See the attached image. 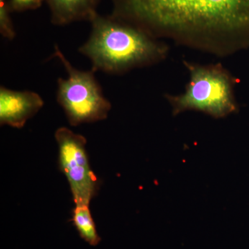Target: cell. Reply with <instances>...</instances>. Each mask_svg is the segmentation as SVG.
Wrapping results in <instances>:
<instances>
[{"mask_svg":"<svg viewBox=\"0 0 249 249\" xmlns=\"http://www.w3.org/2000/svg\"><path fill=\"white\" fill-rule=\"evenodd\" d=\"M111 15L213 52L249 47V0H111Z\"/></svg>","mask_w":249,"mask_h":249,"instance_id":"obj_1","label":"cell"},{"mask_svg":"<svg viewBox=\"0 0 249 249\" xmlns=\"http://www.w3.org/2000/svg\"><path fill=\"white\" fill-rule=\"evenodd\" d=\"M91 32L78 52L91 62L93 71L121 74L163 60L168 47L142 29L114 17L98 14Z\"/></svg>","mask_w":249,"mask_h":249,"instance_id":"obj_2","label":"cell"},{"mask_svg":"<svg viewBox=\"0 0 249 249\" xmlns=\"http://www.w3.org/2000/svg\"><path fill=\"white\" fill-rule=\"evenodd\" d=\"M190 73L186 91L178 96H168L173 115L196 110L221 119L237 111L234 96L235 81L219 64L199 65L184 62Z\"/></svg>","mask_w":249,"mask_h":249,"instance_id":"obj_3","label":"cell"},{"mask_svg":"<svg viewBox=\"0 0 249 249\" xmlns=\"http://www.w3.org/2000/svg\"><path fill=\"white\" fill-rule=\"evenodd\" d=\"M53 54L66 70V78L57 82L56 100L71 126L98 122L107 119L111 104L103 94L93 70L82 71L71 65L55 45Z\"/></svg>","mask_w":249,"mask_h":249,"instance_id":"obj_4","label":"cell"},{"mask_svg":"<svg viewBox=\"0 0 249 249\" xmlns=\"http://www.w3.org/2000/svg\"><path fill=\"white\" fill-rule=\"evenodd\" d=\"M58 147L59 166L66 177L76 206H89L97 193V177L90 167L86 150L87 139L67 127L55 132Z\"/></svg>","mask_w":249,"mask_h":249,"instance_id":"obj_5","label":"cell"},{"mask_svg":"<svg viewBox=\"0 0 249 249\" xmlns=\"http://www.w3.org/2000/svg\"><path fill=\"white\" fill-rule=\"evenodd\" d=\"M43 99L32 91H16L0 87V124L21 129L44 106Z\"/></svg>","mask_w":249,"mask_h":249,"instance_id":"obj_6","label":"cell"},{"mask_svg":"<svg viewBox=\"0 0 249 249\" xmlns=\"http://www.w3.org/2000/svg\"><path fill=\"white\" fill-rule=\"evenodd\" d=\"M51 13V22L63 26L91 19L98 14L101 0H45Z\"/></svg>","mask_w":249,"mask_h":249,"instance_id":"obj_7","label":"cell"},{"mask_svg":"<svg viewBox=\"0 0 249 249\" xmlns=\"http://www.w3.org/2000/svg\"><path fill=\"white\" fill-rule=\"evenodd\" d=\"M73 224L82 239L89 245L97 246L101 241L88 206H76L73 210Z\"/></svg>","mask_w":249,"mask_h":249,"instance_id":"obj_8","label":"cell"},{"mask_svg":"<svg viewBox=\"0 0 249 249\" xmlns=\"http://www.w3.org/2000/svg\"><path fill=\"white\" fill-rule=\"evenodd\" d=\"M11 12L9 0H0V34L9 40H14L16 36Z\"/></svg>","mask_w":249,"mask_h":249,"instance_id":"obj_9","label":"cell"},{"mask_svg":"<svg viewBox=\"0 0 249 249\" xmlns=\"http://www.w3.org/2000/svg\"><path fill=\"white\" fill-rule=\"evenodd\" d=\"M45 0H9L12 12H24L39 9Z\"/></svg>","mask_w":249,"mask_h":249,"instance_id":"obj_10","label":"cell"}]
</instances>
